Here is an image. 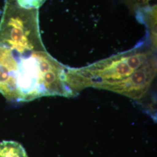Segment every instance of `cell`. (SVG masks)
<instances>
[{"mask_svg": "<svg viewBox=\"0 0 157 157\" xmlns=\"http://www.w3.org/2000/svg\"><path fill=\"white\" fill-rule=\"evenodd\" d=\"M63 65L45 50L39 17L15 4L4 6L0 20V93L6 100L28 102L58 95Z\"/></svg>", "mask_w": 157, "mask_h": 157, "instance_id": "6da1fadb", "label": "cell"}, {"mask_svg": "<svg viewBox=\"0 0 157 157\" xmlns=\"http://www.w3.org/2000/svg\"><path fill=\"white\" fill-rule=\"evenodd\" d=\"M86 88L105 90L108 86L128 78L135 72L128 63V52L78 69Z\"/></svg>", "mask_w": 157, "mask_h": 157, "instance_id": "7a4b0ae2", "label": "cell"}, {"mask_svg": "<svg viewBox=\"0 0 157 157\" xmlns=\"http://www.w3.org/2000/svg\"><path fill=\"white\" fill-rule=\"evenodd\" d=\"M156 74L157 60L154 56L128 78L108 86L105 90L135 100H141L149 89Z\"/></svg>", "mask_w": 157, "mask_h": 157, "instance_id": "3957f363", "label": "cell"}, {"mask_svg": "<svg viewBox=\"0 0 157 157\" xmlns=\"http://www.w3.org/2000/svg\"><path fill=\"white\" fill-rule=\"evenodd\" d=\"M0 157H28L24 147L15 141L0 142Z\"/></svg>", "mask_w": 157, "mask_h": 157, "instance_id": "277c9868", "label": "cell"}, {"mask_svg": "<svg viewBox=\"0 0 157 157\" xmlns=\"http://www.w3.org/2000/svg\"><path fill=\"white\" fill-rule=\"evenodd\" d=\"M147 13H148V15L146 22L150 29L152 44L155 49V47L156 48L157 47V6H154L153 8L148 10Z\"/></svg>", "mask_w": 157, "mask_h": 157, "instance_id": "5b68a950", "label": "cell"}, {"mask_svg": "<svg viewBox=\"0 0 157 157\" xmlns=\"http://www.w3.org/2000/svg\"><path fill=\"white\" fill-rule=\"evenodd\" d=\"M151 0H124L129 10L132 12L139 11L141 9L146 8Z\"/></svg>", "mask_w": 157, "mask_h": 157, "instance_id": "8992f818", "label": "cell"}, {"mask_svg": "<svg viewBox=\"0 0 157 157\" xmlns=\"http://www.w3.org/2000/svg\"><path fill=\"white\" fill-rule=\"evenodd\" d=\"M46 0H17L19 5L28 9L38 10Z\"/></svg>", "mask_w": 157, "mask_h": 157, "instance_id": "52a82bcc", "label": "cell"}]
</instances>
